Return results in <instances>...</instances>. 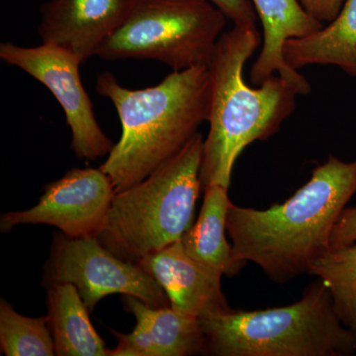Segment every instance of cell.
<instances>
[{"mask_svg":"<svg viewBox=\"0 0 356 356\" xmlns=\"http://www.w3.org/2000/svg\"><path fill=\"white\" fill-rule=\"evenodd\" d=\"M47 306L56 355L109 356L110 350L91 324L90 311L74 285L47 287Z\"/></svg>","mask_w":356,"mask_h":356,"instance_id":"16","label":"cell"},{"mask_svg":"<svg viewBox=\"0 0 356 356\" xmlns=\"http://www.w3.org/2000/svg\"><path fill=\"white\" fill-rule=\"evenodd\" d=\"M355 193L356 161L329 156L282 204L259 210L232 203L227 232L234 254L278 284L308 273L312 262L331 248L332 229Z\"/></svg>","mask_w":356,"mask_h":356,"instance_id":"1","label":"cell"},{"mask_svg":"<svg viewBox=\"0 0 356 356\" xmlns=\"http://www.w3.org/2000/svg\"><path fill=\"white\" fill-rule=\"evenodd\" d=\"M138 264L165 290L173 310L198 318L233 310L222 293V276L191 259L181 241L147 254Z\"/></svg>","mask_w":356,"mask_h":356,"instance_id":"12","label":"cell"},{"mask_svg":"<svg viewBox=\"0 0 356 356\" xmlns=\"http://www.w3.org/2000/svg\"><path fill=\"white\" fill-rule=\"evenodd\" d=\"M124 308L136 318L130 334L112 331L117 344L109 356H189L207 353L200 321L194 316L154 308L130 295L122 299Z\"/></svg>","mask_w":356,"mask_h":356,"instance_id":"11","label":"cell"},{"mask_svg":"<svg viewBox=\"0 0 356 356\" xmlns=\"http://www.w3.org/2000/svg\"><path fill=\"white\" fill-rule=\"evenodd\" d=\"M0 348L6 356L56 355L48 318L25 317L1 299Z\"/></svg>","mask_w":356,"mask_h":356,"instance_id":"18","label":"cell"},{"mask_svg":"<svg viewBox=\"0 0 356 356\" xmlns=\"http://www.w3.org/2000/svg\"><path fill=\"white\" fill-rule=\"evenodd\" d=\"M116 191L102 168H74L44 187L34 207L2 215L0 228L18 225H50L70 238L97 236L106 220Z\"/></svg>","mask_w":356,"mask_h":356,"instance_id":"9","label":"cell"},{"mask_svg":"<svg viewBox=\"0 0 356 356\" xmlns=\"http://www.w3.org/2000/svg\"><path fill=\"white\" fill-rule=\"evenodd\" d=\"M308 274L324 281L337 316L356 334V242L330 248L312 262Z\"/></svg>","mask_w":356,"mask_h":356,"instance_id":"17","label":"cell"},{"mask_svg":"<svg viewBox=\"0 0 356 356\" xmlns=\"http://www.w3.org/2000/svg\"><path fill=\"white\" fill-rule=\"evenodd\" d=\"M259 44L257 27L234 25L215 47L208 65L209 131L203 144L202 188L213 184L229 187L234 165L243 149L275 135L296 107L298 91L277 74L257 88L245 83L243 67Z\"/></svg>","mask_w":356,"mask_h":356,"instance_id":"3","label":"cell"},{"mask_svg":"<svg viewBox=\"0 0 356 356\" xmlns=\"http://www.w3.org/2000/svg\"><path fill=\"white\" fill-rule=\"evenodd\" d=\"M62 283L74 285L90 312L114 293L136 297L154 308L170 306L153 276L139 264L116 257L95 236L70 238L62 232L54 236L44 284Z\"/></svg>","mask_w":356,"mask_h":356,"instance_id":"7","label":"cell"},{"mask_svg":"<svg viewBox=\"0 0 356 356\" xmlns=\"http://www.w3.org/2000/svg\"><path fill=\"white\" fill-rule=\"evenodd\" d=\"M204 201L195 224L182 236L186 254L219 275L235 276L247 266L236 259L226 238L227 215L232 201L229 187L213 184L204 188Z\"/></svg>","mask_w":356,"mask_h":356,"instance_id":"14","label":"cell"},{"mask_svg":"<svg viewBox=\"0 0 356 356\" xmlns=\"http://www.w3.org/2000/svg\"><path fill=\"white\" fill-rule=\"evenodd\" d=\"M207 353L216 356H350L356 334L341 323L331 292L318 278L295 303L232 310L199 318Z\"/></svg>","mask_w":356,"mask_h":356,"instance_id":"4","label":"cell"},{"mask_svg":"<svg viewBox=\"0 0 356 356\" xmlns=\"http://www.w3.org/2000/svg\"><path fill=\"white\" fill-rule=\"evenodd\" d=\"M0 58L22 70L55 96L72 131L70 147L77 158L95 161L109 154L114 145L96 120L92 102L79 74L83 62L76 56L55 44L23 47L2 42Z\"/></svg>","mask_w":356,"mask_h":356,"instance_id":"8","label":"cell"},{"mask_svg":"<svg viewBox=\"0 0 356 356\" xmlns=\"http://www.w3.org/2000/svg\"><path fill=\"white\" fill-rule=\"evenodd\" d=\"M96 91L113 103L122 126L100 168L116 192L142 181L175 156L209 118L208 67L172 70L156 86L130 89L110 72L98 74Z\"/></svg>","mask_w":356,"mask_h":356,"instance_id":"2","label":"cell"},{"mask_svg":"<svg viewBox=\"0 0 356 356\" xmlns=\"http://www.w3.org/2000/svg\"><path fill=\"white\" fill-rule=\"evenodd\" d=\"M264 30L259 57L250 69V81L259 86L269 77L280 76L291 83L299 95H308L311 86L298 70L285 60L283 48L288 40L308 36L323 27L312 17L300 0H252Z\"/></svg>","mask_w":356,"mask_h":356,"instance_id":"13","label":"cell"},{"mask_svg":"<svg viewBox=\"0 0 356 356\" xmlns=\"http://www.w3.org/2000/svg\"><path fill=\"white\" fill-rule=\"evenodd\" d=\"M312 17L325 22H331L337 17L343 6V0H300Z\"/></svg>","mask_w":356,"mask_h":356,"instance_id":"21","label":"cell"},{"mask_svg":"<svg viewBox=\"0 0 356 356\" xmlns=\"http://www.w3.org/2000/svg\"><path fill=\"white\" fill-rule=\"evenodd\" d=\"M283 55L296 70L311 65H336L356 76V0H346L337 17L317 32L288 40Z\"/></svg>","mask_w":356,"mask_h":356,"instance_id":"15","label":"cell"},{"mask_svg":"<svg viewBox=\"0 0 356 356\" xmlns=\"http://www.w3.org/2000/svg\"><path fill=\"white\" fill-rule=\"evenodd\" d=\"M221 10L234 25L257 27V17L252 0H206Z\"/></svg>","mask_w":356,"mask_h":356,"instance_id":"19","label":"cell"},{"mask_svg":"<svg viewBox=\"0 0 356 356\" xmlns=\"http://www.w3.org/2000/svg\"><path fill=\"white\" fill-rule=\"evenodd\" d=\"M133 0H49L41 6L38 34L43 44H55L81 62L122 24Z\"/></svg>","mask_w":356,"mask_h":356,"instance_id":"10","label":"cell"},{"mask_svg":"<svg viewBox=\"0 0 356 356\" xmlns=\"http://www.w3.org/2000/svg\"><path fill=\"white\" fill-rule=\"evenodd\" d=\"M201 133L142 181L116 192L97 235L107 250L138 264L181 240L192 226L202 184Z\"/></svg>","mask_w":356,"mask_h":356,"instance_id":"5","label":"cell"},{"mask_svg":"<svg viewBox=\"0 0 356 356\" xmlns=\"http://www.w3.org/2000/svg\"><path fill=\"white\" fill-rule=\"evenodd\" d=\"M356 242V207H346L332 229L331 247H343Z\"/></svg>","mask_w":356,"mask_h":356,"instance_id":"20","label":"cell"},{"mask_svg":"<svg viewBox=\"0 0 356 356\" xmlns=\"http://www.w3.org/2000/svg\"><path fill=\"white\" fill-rule=\"evenodd\" d=\"M227 20L206 0H133L125 19L96 56L158 60L172 70L208 67Z\"/></svg>","mask_w":356,"mask_h":356,"instance_id":"6","label":"cell"}]
</instances>
